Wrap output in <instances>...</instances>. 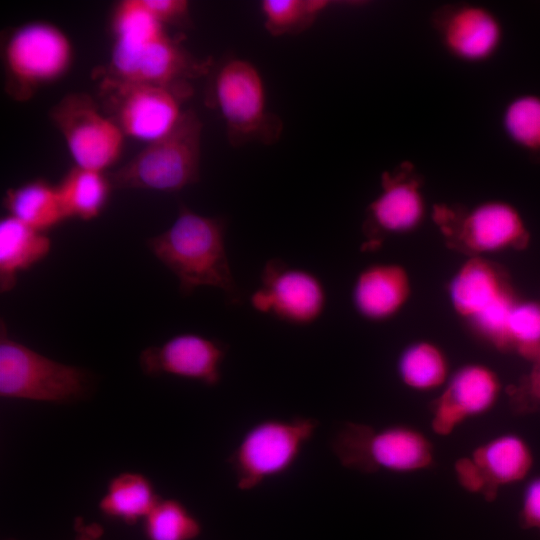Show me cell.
<instances>
[{"instance_id": "cell-1", "label": "cell", "mask_w": 540, "mask_h": 540, "mask_svg": "<svg viewBox=\"0 0 540 540\" xmlns=\"http://www.w3.org/2000/svg\"><path fill=\"white\" fill-rule=\"evenodd\" d=\"M113 45L102 78L124 83L174 85L209 75L210 58L191 54L140 0L118 2L111 17Z\"/></svg>"}, {"instance_id": "cell-2", "label": "cell", "mask_w": 540, "mask_h": 540, "mask_svg": "<svg viewBox=\"0 0 540 540\" xmlns=\"http://www.w3.org/2000/svg\"><path fill=\"white\" fill-rule=\"evenodd\" d=\"M225 233V219L201 215L181 203L173 224L150 238L148 247L177 277L183 295L207 286L237 304L241 292L228 260Z\"/></svg>"}, {"instance_id": "cell-3", "label": "cell", "mask_w": 540, "mask_h": 540, "mask_svg": "<svg viewBox=\"0 0 540 540\" xmlns=\"http://www.w3.org/2000/svg\"><path fill=\"white\" fill-rule=\"evenodd\" d=\"M209 75L207 103L220 114L232 146L272 145L280 139L283 122L269 110L263 76L251 61L230 56Z\"/></svg>"}, {"instance_id": "cell-4", "label": "cell", "mask_w": 540, "mask_h": 540, "mask_svg": "<svg viewBox=\"0 0 540 540\" xmlns=\"http://www.w3.org/2000/svg\"><path fill=\"white\" fill-rule=\"evenodd\" d=\"M93 383L86 369L55 361L11 338L1 319V398L75 404L91 396Z\"/></svg>"}, {"instance_id": "cell-5", "label": "cell", "mask_w": 540, "mask_h": 540, "mask_svg": "<svg viewBox=\"0 0 540 540\" xmlns=\"http://www.w3.org/2000/svg\"><path fill=\"white\" fill-rule=\"evenodd\" d=\"M73 59L72 42L58 26L35 20L14 27L1 40L5 91L15 101H28L64 77Z\"/></svg>"}, {"instance_id": "cell-6", "label": "cell", "mask_w": 540, "mask_h": 540, "mask_svg": "<svg viewBox=\"0 0 540 540\" xmlns=\"http://www.w3.org/2000/svg\"><path fill=\"white\" fill-rule=\"evenodd\" d=\"M203 123L187 109L166 136L148 143L135 157L108 173L114 188L174 193L200 179Z\"/></svg>"}, {"instance_id": "cell-7", "label": "cell", "mask_w": 540, "mask_h": 540, "mask_svg": "<svg viewBox=\"0 0 540 540\" xmlns=\"http://www.w3.org/2000/svg\"><path fill=\"white\" fill-rule=\"evenodd\" d=\"M331 449L342 466L364 474L413 473L430 468L435 461L432 441L404 424L377 428L346 422L334 434Z\"/></svg>"}, {"instance_id": "cell-8", "label": "cell", "mask_w": 540, "mask_h": 540, "mask_svg": "<svg viewBox=\"0 0 540 540\" xmlns=\"http://www.w3.org/2000/svg\"><path fill=\"white\" fill-rule=\"evenodd\" d=\"M319 424L313 417L297 416L268 418L252 425L228 458L237 488L252 491L288 472L314 437Z\"/></svg>"}, {"instance_id": "cell-9", "label": "cell", "mask_w": 540, "mask_h": 540, "mask_svg": "<svg viewBox=\"0 0 540 540\" xmlns=\"http://www.w3.org/2000/svg\"><path fill=\"white\" fill-rule=\"evenodd\" d=\"M105 112L125 137L151 143L169 134L181 121L183 104L193 94L190 82L174 85L138 84L102 78Z\"/></svg>"}, {"instance_id": "cell-10", "label": "cell", "mask_w": 540, "mask_h": 540, "mask_svg": "<svg viewBox=\"0 0 540 540\" xmlns=\"http://www.w3.org/2000/svg\"><path fill=\"white\" fill-rule=\"evenodd\" d=\"M432 216L447 246L470 257L523 250L530 242L520 212L505 201L490 200L472 208L436 204Z\"/></svg>"}, {"instance_id": "cell-11", "label": "cell", "mask_w": 540, "mask_h": 540, "mask_svg": "<svg viewBox=\"0 0 540 540\" xmlns=\"http://www.w3.org/2000/svg\"><path fill=\"white\" fill-rule=\"evenodd\" d=\"M75 166L106 172L121 157L125 135L84 92L65 95L50 110Z\"/></svg>"}, {"instance_id": "cell-12", "label": "cell", "mask_w": 540, "mask_h": 540, "mask_svg": "<svg viewBox=\"0 0 540 540\" xmlns=\"http://www.w3.org/2000/svg\"><path fill=\"white\" fill-rule=\"evenodd\" d=\"M249 302L260 314L294 326H309L324 314L327 291L310 270L273 258L263 266L260 285L251 293Z\"/></svg>"}, {"instance_id": "cell-13", "label": "cell", "mask_w": 540, "mask_h": 540, "mask_svg": "<svg viewBox=\"0 0 540 540\" xmlns=\"http://www.w3.org/2000/svg\"><path fill=\"white\" fill-rule=\"evenodd\" d=\"M423 178L415 165L403 161L381 175V189L366 210L362 248L373 251L388 235L408 233L424 219Z\"/></svg>"}, {"instance_id": "cell-14", "label": "cell", "mask_w": 540, "mask_h": 540, "mask_svg": "<svg viewBox=\"0 0 540 540\" xmlns=\"http://www.w3.org/2000/svg\"><path fill=\"white\" fill-rule=\"evenodd\" d=\"M534 464L528 442L516 433L497 435L457 459L454 473L466 491L486 501L496 499L501 487L524 480Z\"/></svg>"}, {"instance_id": "cell-15", "label": "cell", "mask_w": 540, "mask_h": 540, "mask_svg": "<svg viewBox=\"0 0 540 540\" xmlns=\"http://www.w3.org/2000/svg\"><path fill=\"white\" fill-rule=\"evenodd\" d=\"M501 392V380L489 366L480 363L461 366L431 403L433 432L448 436L465 421L488 413L497 404Z\"/></svg>"}, {"instance_id": "cell-16", "label": "cell", "mask_w": 540, "mask_h": 540, "mask_svg": "<svg viewBox=\"0 0 540 540\" xmlns=\"http://www.w3.org/2000/svg\"><path fill=\"white\" fill-rule=\"evenodd\" d=\"M431 24L445 50L464 62L487 61L502 44L500 20L479 4L442 5L433 11Z\"/></svg>"}, {"instance_id": "cell-17", "label": "cell", "mask_w": 540, "mask_h": 540, "mask_svg": "<svg viewBox=\"0 0 540 540\" xmlns=\"http://www.w3.org/2000/svg\"><path fill=\"white\" fill-rule=\"evenodd\" d=\"M227 346L196 333L177 334L161 345L149 346L139 355V366L147 376L170 375L215 386Z\"/></svg>"}, {"instance_id": "cell-18", "label": "cell", "mask_w": 540, "mask_h": 540, "mask_svg": "<svg viewBox=\"0 0 540 540\" xmlns=\"http://www.w3.org/2000/svg\"><path fill=\"white\" fill-rule=\"evenodd\" d=\"M448 291L454 310L469 320L514 297L506 271L482 256L470 257L459 268Z\"/></svg>"}, {"instance_id": "cell-19", "label": "cell", "mask_w": 540, "mask_h": 540, "mask_svg": "<svg viewBox=\"0 0 540 540\" xmlns=\"http://www.w3.org/2000/svg\"><path fill=\"white\" fill-rule=\"evenodd\" d=\"M410 295L411 281L404 267L396 263H376L359 272L351 299L361 317L381 322L397 315Z\"/></svg>"}, {"instance_id": "cell-20", "label": "cell", "mask_w": 540, "mask_h": 540, "mask_svg": "<svg viewBox=\"0 0 540 540\" xmlns=\"http://www.w3.org/2000/svg\"><path fill=\"white\" fill-rule=\"evenodd\" d=\"M51 250L46 232L6 215L0 220V289L10 291L17 276L44 259Z\"/></svg>"}, {"instance_id": "cell-21", "label": "cell", "mask_w": 540, "mask_h": 540, "mask_svg": "<svg viewBox=\"0 0 540 540\" xmlns=\"http://www.w3.org/2000/svg\"><path fill=\"white\" fill-rule=\"evenodd\" d=\"M161 498L148 476L123 471L108 481L98 509L104 517L131 526L142 522Z\"/></svg>"}, {"instance_id": "cell-22", "label": "cell", "mask_w": 540, "mask_h": 540, "mask_svg": "<svg viewBox=\"0 0 540 540\" xmlns=\"http://www.w3.org/2000/svg\"><path fill=\"white\" fill-rule=\"evenodd\" d=\"M7 215L42 231L57 226L66 218L57 186L44 179H34L9 188L3 197Z\"/></svg>"}, {"instance_id": "cell-23", "label": "cell", "mask_w": 540, "mask_h": 540, "mask_svg": "<svg viewBox=\"0 0 540 540\" xmlns=\"http://www.w3.org/2000/svg\"><path fill=\"white\" fill-rule=\"evenodd\" d=\"M57 186L66 218L92 220L106 208L114 188L108 173L74 166Z\"/></svg>"}, {"instance_id": "cell-24", "label": "cell", "mask_w": 540, "mask_h": 540, "mask_svg": "<svg viewBox=\"0 0 540 540\" xmlns=\"http://www.w3.org/2000/svg\"><path fill=\"white\" fill-rule=\"evenodd\" d=\"M449 361L444 351L429 341L409 344L397 360V374L411 390L428 392L446 384L449 379Z\"/></svg>"}, {"instance_id": "cell-25", "label": "cell", "mask_w": 540, "mask_h": 540, "mask_svg": "<svg viewBox=\"0 0 540 540\" xmlns=\"http://www.w3.org/2000/svg\"><path fill=\"white\" fill-rule=\"evenodd\" d=\"M146 540H195L202 533L199 519L176 498H161L142 521Z\"/></svg>"}, {"instance_id": "cell-26", "label": "cell", "mask_w": 540, "mask_h": 540, "mask_svg": "<svg viewBox=\"0 0 540 540\" xmlns=\"http://www.w3.org/2000/svg\"><path fill=\"white\" fill-rule=\"evenodd\" d=\"M502 127L514 145L540 161V95L524 93L511 99L502 114Z\"/></svg>"}, {"instance_id": "cell-27", "label": "cell", "mask_w": 540, "mask_h": 540, "mask_svg": "<svg viewBox=\"0 0 540 540\" xmlns=\"http://www.w3.org/2000/svg\"><path fill=\"white\" fill-rule=\"evenodd\" d=\"M330 5L327 0H264L260 10L267 32L284 36L308 29Z\"/></svg>"}, {"instance_id": "cell-28", "label": "cell", "mask_w": 540, "mask_h": 540, "mask_svg": "<svg viewBox=\"0 0 540 540\" xmlns=\"http://www.w3.org/2000/svg\"><path fill=\"white\" fill-rule=\"evenodd\" d=\"M507 351L533 363L540 359V303L516 302L511 309L506 331Z\"/></svg>"}, {"instance_id": "cell-29", "label": "cell", "mask_w": 540, "mask_h": 540, "mask_svg": "<svg viewBox=\"0 0 540 540\" xmlns=\"http://www.w3.org/2000/svg\"><path fill=\"white\" fill-rule=\"evenodd\" d=\"M508 396L514 413L540 412V359L534 361L529 372L508 390Z\"/></svg>"}, {"instance_id": "cell-30", "label": "cell", "mask_w": 540, "mask_h": 540, "mask_svg": "<svg viewBox=\"0 0 540 540\" xmlns=\"http://www.w3.org/2000/svg\"><path fill=\"white\" fill-rule=\"evenodd\" d=\"M144 8L162 25L188 27L190 4L186 0H140Z\"/></svg>"}, {"instance_id": "cell-31", "label": "cell", "mask_w": 540, "mask_h": 540, "mask_svg": "<svg viewBox=\"0 0 540 540\" xmlns=\"http://www.w3.org/2000/svg\"><path fill=\"white\" fill-rule=\"evenodd\" d=\"M519 522L522 528L540 533V475L532 478L523 490Z\"/></svg>"}, {"instance_id": "cell-32", "label": "cell", "mask_w": 540, "mask_h": 540, "mask_svg": "<svg viewBox=\"0 0 540 540\" xmlns=\"http://www.w3.org/2000/svg\"><path fill=\"white\" fill-rule=\"evenodd\" d=\"M73 540H102L104 529L97 522L87 523L82 517H76L73 524Z\"/></svg>"}, {"instance_id": "cell-33", "label": "cell", "mask_w": 540, "mask_h": 540, "mask_svg": "<svg viewBox=\"0 0 540 540\" xmlns=\"http://www.w3.org/2000/svg\"><path fill=\"white\" fill-rule=\"evenodd\" d=\"M4 540H16V539H14V538H6Z\"/></svg>"}]
</instances>
